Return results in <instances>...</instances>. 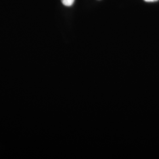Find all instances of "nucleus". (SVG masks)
I'll list each match as a JSON object with an SVG mask.
<instances>
[{
    "label": "nucleus",
    "instance_id": "nucleus-1",
    "mask_svg": "<svg viewBox=\"0 0 159 159\" xmlns=\"http://www.w3.org/2000/svg\"><path fill=\"white\" fill-rule=\"evenodd\" d=\"M75 0H61V2L63 4V5L65 6L70 7L71 6L74 2Z\"/></svg>",
    "mask_w": 159,
    "mask_h": 159
},
{
    "label": "nucleus",
    "instance_id": "nucleus-2",
    "mask_svg": "<svg viewBox=\"0 0 159 159\" xmlns=\"http://www.w3.org/2000/svg\"><path fill=\"white\" fill-rule=\"evenodd\" d=\"M144 1H146V2H155V1H158V0H144Z\"/></svg>",
    "mask_w": 159,
    "mask_h": 159
}]
</instances>
